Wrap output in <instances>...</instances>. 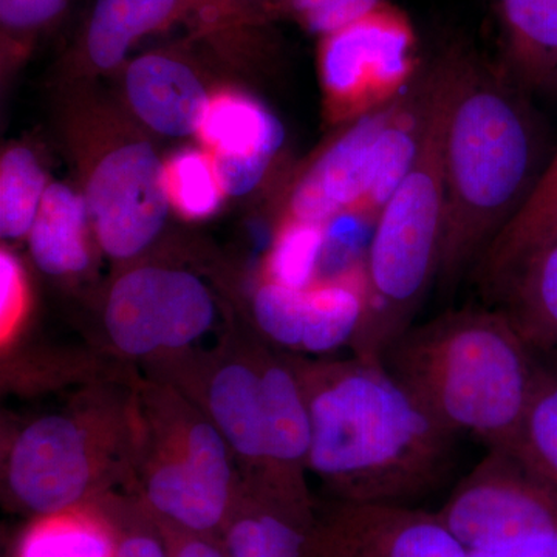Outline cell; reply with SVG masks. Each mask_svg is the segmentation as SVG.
Returning <instances> with one entry per match:
<instances>
[{"mask_svg": "<svg viewBox=\"0 0 557 557\" xmlns=\"http://www.w3.org/2000/svg\"><path fill=\"white\" fill-rule=\"evenodd\" d=\"M265 412L267 468L260 485L310 498L306 485L311 443L310 410L292 362L259 366Z\"/></svg>", "mask_w": 557, "mask_h": 557, "instance_id": "obj_13", "label": "cell"}, {"mask_svg": "<svg viewBox=\"0 0 557 557\" xmlns=\"http://www.w3.org/2000/svg\"><path fill=\"white\" fill-rule=\"evenodd\" d=\"M541 132L504 76L460 49L445 139V236L437 285L453 292L525 203L542 172Z\"/></svg>", "mask_w": 557, "mask_h": 557, "instance_id": "obj_2", "label": "cell"}, {"mask_svg": "<svg viewBox=\"0 0 557 557\" xmlns=\"http://www.w3.org/2000/svg\"><path fill=\"white\" fill-rule=\"evenodd\" d=\"M46 172L30 149L14 146L0 160V234L17 240L28 236L46 194Z\"/></svg>", "mask_w": 557, "mask_h": 557, "instance_id": "obj_26", "label": "cell"}, {"mask_svg": "<svg viewBox=\"0 0 557 557\" xmlns=\"http://www.w3.org/2000/svg\"><path fill=\"white\" fill-rule=\"evenodd\" d=\"M157 525L166 539L170 557H230L219 536L174 530V528L160 525L159 522Z\"/></svg>", "mask_w": 557, "mask_h": 557, "instance_id": "obj_35", "label": "cell"}, {"mask_svg": "<svg viewBox=\"0 0 557 557\" xmlns=\"http://www.w3.org/2000/svg\"><path fill=\"white\" fill-rule=\"evenodd\" d=\"M491 292L537 361L557 368V240L523 256Z\"/></svg>", "mask_w": 557, "mask_h": 557, "instance_id": "obj_17", "label": "cell"}, {"mask_svg": "<svg viewBox=\"0 0 557 557\" xmlns=\"http://www.w3.org/2000/svg\"><path fill=\"white\" fill-rule=\"evenodd\" d=\"M161 416L137 410L135 443L150 446L141 507L160 525L219 536L236 507L230 446L212 420L161 395Z\"/></svg>", "mask_w": 557, "mask_h": 557, "instance_id": "obj_5", "label": "cell"}, {"mask_svg": "<svg viewBox=\"0 0 557 557\" xmlns=\"http://www.w3.org/2000/svg\"><path fill=\"white\" fill-rule=\"evenodd\" d=\"M392 104L347 124L319 153L292 190L288 219L327 226L354 218L368 193L376 141Z\"/></svg>", "mask_w": 557, "mask_h": 557, "instance_id": "obj_12", "label": "cell"}, {"mask_svg": "<svg viewBox=\"0 0 557 557\" xmlns=\"http://www.w3.org/2000/svg\"><path fill=\"white\" fill-rule=\"evenodd\" d=\"M102 505L115 525V557H170L166 539L141 505L138 504L135 508Z\"/></svg>", "mask_w": 557, "mask_h": 557, "instance_id": "obj_32", "label": "cell"}, {"mask_svg": "<svg viewBox=\"0 0 557 557\" xmlns=\"http://www.w3.org/2000/svg\"><path fill=\"white\" fill-rule=\"evenodd\" d=\"M381 361L443 426L487 449L511 443L541 364L498 309L449 311L412 324Z\"/></svg>", "mask_w": 557, "mask_h": 557, "instance_id": "obj_3", "label": "cell"}, {"mask_svg": "<svg viewBox=\"0 0 557 557\" xmlns=\"http://www.w3.org/2000/svg\"><path fill=\"white\" fill-rule=\"evenodd\" d=\"M435 512L472 549L523 534L557 533V491L507 450L487 449Z\"/></svg>", "mask_w": 557, "mask_h": 557, "instance_id": "obj_9", "label": "cell"}, {"mask_svg": "<svg viewBox=\"0 0 557 557\" xmlns=\"http://www.w3.org/2000/svg\"><path fill=\"white\" fill-rule=\"evenodd\" d=\"M124 84L132 110L150 129L177 138L199 132L211 98L185 61L150 51L127 64Z\"/></svg>", "mask_w": 557, "mask_h": 557, "instance_id": "obj_15", "label": "cell"}, {"mask_svg": "<svg viewBox=\"0 0 557 557\" xmlns=\"http://www.w3.org/2000/svg\"><path fill=\"white\" fill-rule=\"evenodd\" d=\"M72 0H0L3 53L20 57L51 27Z\"/></svg>", "mask_w": 557, "mask_h": 557, "instance_id": "obj_30", "label": "cell"}, {"mask_svg": "<svg viewBox=\"0 0 557 557\" xmlns=\"http://www.w3.org/2000/svg\"><path fill=\"white\" fill-rule=\"evenodd\" d=\"M557 214V150L511 222L491 242L475 263L480 284L490 292L533 248Z\"/></svg>", "mask_w": 557, "mask_h": 557, "instance_id": "obj_24", "label": "cell"}, {"mask_svg": "<svg viewBox=\"0 0 557 557\" xmlns=\"http://www.w3.org/2000/svg\"><path fill=\"white\" fill-rule=\"evenodd\" d=\"M557 240V214L555 218L552 219V222L548 223L547 228L542 231L541 236H539V239L536 240V244L533 245V248L530 249V251H533V249H536L539 247H542V245L545 244H552V242ZM528 251V252H530ZM527 252V255H528Z\"/></svg>", "mask_w": 557, "mask_h": 557, "instance_id": "obj_37", "label": "cell"}, {"mask_svg": "<svg viewBox=\"0 0 557 557\" xmlns=\"http://www.w3.org/2000/svg\"><path fill=\"white\" fill-rule=\"evenodd\" d=\"M30 309V288L20 259L2 248L0 251V344L10 348L20 335Z\"/></svg>", "mask_w": 557, "mask_h": 557, "instance_id": "obj_33", "label": "cell"}, {"mask_svg": "<svg viewBox=\"0 0 557 557\" xmlns=\"http://www.w3.org/2000/svg\"><path fill=\"white\" fill-rule=\"evenodd\" d=\"M314 522L311 498L255 483L240 493L219 537L230 557H310Z\"/></svg>", "mask_w": 557, "mask_h": 557, "instance_id": "obj_14", "label": "cell"}, {"mask_svg": "<svg viewBox=\"0 0 557 557\" xmlns=\"http://www.w3.org/2000/svg\"><path fill=\"white\" fill-rule=\"evenodd\" d=\"M319 79L332 123H354L386 109L420 75L418 38L408 14L388 0L322 36Z\"/></svg>", "mask_w": 557, "mask_h": 557, "instance_id": "obj_6", "label": "cell"}, {"mask_svg": "<svg viewBox=\"0 0 557 557\" xmlns=\"http://www.w3.org/2000/svg\"><path fill=\"white\" fill-rule=\"evenodd\" d=\"M200 5L219 25L231 21H252L255 10L242 0H199Z\"/></svg>", "mask_w": 557, "mask_h": 557, "instance_id": "obj_36", "label": "cell"}, {"mask_svg": "<svg viewBox=\"0 0 557 557\" xmlns=\"http://www.w3.org/2000/svg\"><path fill=\"white\" fill-rule=\"evenodd\" d=\"M467 557H557V533L502 539L468 549Z\"/></svg>", "mask_w": 557, "mask_h": 557, "instance_id": "obj_34", "label": "cell"}, {"mask_svg": "<svg viewBox=\"0 0 557 557\" xmlns=\"http://www.w3.org/2000/svg\"><path fill=\"white\" fill-rule=\"evenodd\" d=\"M189 17L219 27L199 0H95L78 50L90 67L109 72L123 64L145 36Z\"/></svg>", "mask_w": 557, "mask_h": 557, "instance_id": "obj_16", "label": "cell"}, {"mask_svg": "<svg viewBox=\"0 0 557 557\" xmlns=\"http://www.w3.org/2000/svg\"><path fill=\"white\" fill-rule=\"evenodd\" d=\"M368 310L364 260L306 289L300 350L324 355L355 343Z\"/></svg>", "mask_w": 557, "mask_h": 557, "instance_id": "obj_19", "label": "cell"}, {"mask_svg": "<svg viewBox=\"0 0 557 557\" xmlns=\"http://www.w3.org/2000/svg\"><path fill=\"white\" fill-rule=\"evenodd\" d=\"M197 135L211 156L267 161H273L285 139L281 121L255 98L237 91L209 100Z\"/></svg>", "mask_w": 557, "mask_h": 557, "instance_id": "obj_22", "label": "cell"}, {"mask_svg": "<svg viewBox=\"0 0 557 557\" xmlns=\"http://www.w3.org/2000/svg\"><path fill=\"white\" fill-rule=\"evenodd\" d=\"M549 89L557 91V75L555 76V79L552 81V84H549Z\"/></svg>", "mask_w": 557, "mask_h": 557, "instance_id": "obj_38", "label": "cell"}, {"mask_svg": "<svg viewBox=\"0 0 557 557\" xmlns=\"http://www.w3.org/2000/svg\"><path fill=\"white\" fill-rule=\"evenodd\" d=\"M306 289L289 288L265 281L256 292L252 304L256 322L278 346L302 347Z\"/></svg>", "mask_w": 557, "mask_h": 557, "instance_id": "obj_29", "label": "cell"}, {"mask_svg": "<svg viewBox=\"0 0 557 557\" xmlns=\"http://www.w3.org/2000/svg\"><path fill=\"white\" fill-rule=\"evenodd\" d=\"M116 530L100 502L33 518L14 557H115Z\"/></svg>", "mask_w": 557, "mask_h": 557, "instance_id": "obj_23", "label": "cell"}, {"mask_svg": "<svg viewBox=\"0 0 557 557\" xmlns=\"http://www.w3.org/2000/svg\"><path fill=\"white\" fill-rule=\"evenodd\" d=\"M208 408L230 448L265 474V412L259 366L231 362L220 368L209 383Z\"/></svg>", "mask_w": 557, "mask_h": 557, "instance_id": "obj_18", "label": "cell"}, {"mask_svg": "<svg viewBox=\"0 0 557 557\" xmlns=\"http://www.w3.org/2000/svg\"><path fill=\"white\" fill-rule=\"evenodd\" d=\"M292 364L310 410L309 471L336 500L416 507L448 480L457 435L381 359Z\"/></svg>", "mask_w": 557, "mask_h": 557, "instance_id": "obj_1", "label": "cell"}, {"mask_svg": "<svg viewBox=\"0 0 557 557\" xmlns=\"http://www.w3.org/2000/svg\"><path fill=\"white\" fill-rule=\"evenodd\" d=\"M437 512L336 500L317 512L310 557H467Z\"/></svg>", "mask_w": 557, "mask_h": 557, "instance_id": "obj_11", "label": "cell"}, {"mask_svg": "<svg viewBox=\"0 0 557 557\" xmlns=\"http://www.w3.org/2000/svg\"><path fill=\"white\" fill-rule=\"evenodd\" d=\"M207 285L188 271L141 267L110 289L104 324L113 346L127 357L180 350L214 324Z\"/></svg>", "mask_w": 557, "mask_h": 557, "instance_id": "obj_8", "label": "cell"}, {"mask_svg": "<svg viewBox=\"0 0 557 557\" xmlns=\"http://www.w3.org/2000/svg\"><path fill=\"white\" fill-rule=\"evenodd\" d=\"M164 170L171 207L183 218L201 220L218 211L225 194L209 152L182 150L164 163Z\"/></svg>", "mask_w": 557, "mask_h": 557, "instance_id": "obj_28", "label": "cell"}, {"mask_svg": "<svg viewBox=\"0 0 557 557\" xmlns=\"http://www.w3.org/2000/svg\"><path fill=\"white\" fill-rule=\"evenodd\" d=\"M388 0H278L304 30L319 38L346 27Z\"/></svg>", "mask_w": 557, "mask_h": 557, "instance_id": "obj_31", "label": "cell"}, {"mask_svg": "<svg viewBox=\"0 0 557 557\" xmlns=\"http://www.w3.org/2000/svg\"><path fill=\"white\" fill-rule=\"evenodd\" d=\"M89 226L84 197L64 183H51L28 234L39 270L50 276L83 273L90 263Z\"/></svg>", "mask_w": 557, "mask_h": 557, "instance_id": "obj_21", "label": "cell"}, {"mask_svg": "<svg viewBox=\"0 0 557 557\" xmlns=\"http://www.w3.org/2000/svg\"><path fill=\"white\" fill-rule=\"evenodd\" d=\"M504 450L557 491V368L539 364L525 413Z\"/></svg>", "mask_w": 557, "mask_h": 557, "instance_id": "obj_25", "label": "cell"}, {"mask_svg": "<svg viewBox=\"0 0 557 557\" xmlns=\"http://www.w3.org/2000/svg\"><path fill=\"white\" fill-rule=\"evenodd\" d=\"M460 49L432 70L426 127L412 168L381 209L364 259L368 310L354 346L381 359L413 324L429 288L437 284L445 236V139Z\"/></svg>", "mask_w": 557, "mask_h": 557, "instance_id": "obj_4", "label": "cell"}, {"mask_svg": "<svg viewBox=\"0 0 557 557\" xmlns=\"http://www.w3.org/2000/svg\"><path fill=\"white\" fill-rule=\"evenodd\" d=\"M98 416L53 413L27 424L7 457V494L33 518L91 504L106 483L112 428Z\"/></svg>", "mask_w": 557, "mask_h": 557, "instance_id": "obj_7", "label": "cell"}, {"mask_svg": "<svg viewBox=\"0 0 557 557\" xmlns=\"http://www.w3.org/2000/svg\"><path fill=\"white\" fill-rule=\"evenodd\" d=\"M84 200L102 251L135 258L157 239L170 212L164 163L149 143L116 146L91 171Z\"/></svg>", "mask_w": 557, "mask_h": 557, "instance_id": "obj_10", "label": "cell"}, {"mask_svg": "<svg viewBox=\"0 0 557 557\" xmlns=\"http://www.w3.org/2000/svg\"><path fill=\"white\" fill-rule=\"evenodd\" d=\"M509 72L527 89L557 75V0H496Z\"/></svg>", "mask_w": 557, "mask_h": 557, "instance_id": "obj_20", "label": "cell"}, {"mask_svg": "<svg viewBox=\"0 0 557 557\" xmlns=\"http://www.w3.org/2000/svg\"><path fill=\"white\" fill-rule=\"evenodd\" d=\"M327 226L285 219L265 260V281L306 289L318 281L324 258Z\"/></svg>", "mask_w": 557, "mask_h": 557, "instance_id": "obj_27", "label": "cell"}]
</instances>
